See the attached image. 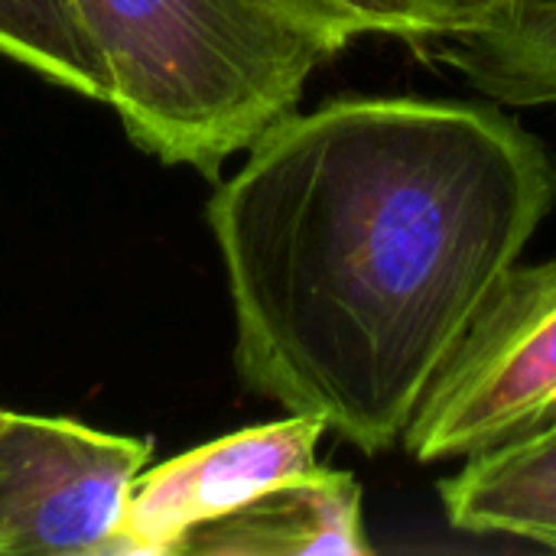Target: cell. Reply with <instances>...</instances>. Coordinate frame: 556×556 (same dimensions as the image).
Segmentation results:
<instances>
[{
    "label": "cell",
    "instance_id": "obj_1",
    "mask_svg": "<svg viewBox=\"0 0 556 556\" xmlns=\"http://www.w3.org/2000/svg\"><path fill=\"white\" fill-rule=\"evenodd\" d=\"M554 205V153L498 101L280 117L205 208L241 384L391 453Z\"/></svg>",
    "mask_w": 556,
    "mask_h": 556
},
{
    "label": "cell",
    "instance_id": "obj_2",
    "mask_svg": "<svg viewBox=\"0 0 556 556\" xmlns=\"http://www.w3.org/2000/svg\"><path fill=\"white\" fill-rule=\"evenodd\" d=\"M75 13L130 143L212 179L336 55L280 0H75Z\"/></svg>",
    "mask_w": 556,
    "mask_h": 556
},
{
    "label": "cell",
    "instance_id": "obj_3",
    "mask_svg": "<svg viewBox=\"0 0 556 556\" xmlns=\"http://www.w3.org/2000/svg\"><path fill=\"white\" fill-rule=\"evenodd\" d=\"M556 427V261L518 264L430 394L401 446L420 466L528 440Z\"/></svg>",
    "mask_w": 556,
    "mask_h": 556
},
{
    "label": "cell",
    "instance_id": "obj_4",
    "mask_svg": "<svg viewBox=\"0 0 556 556\" xmlns=\"http://www.w3.org/2000/svg\"><path fill=\"white\" fill-rule=\"evenodd\" d=\"M150 456L147 437L7 410L0 427V556H108Z\"/></svg>",
    "mask_w": 556,
    "mask_h": 556
},
{
    "label": "cell",
    "instance_id": "obj_5",
    "mask_svg": "<svg viewBox=\"0 0 556 556\" xmlns=\"http://www.w3.org/2000/svg\"><path fill=\"white\" fill-rule=\"evenodd\" d=\"M326 433L323 420L287 414L140 472L108 556H173L186 531L241 508L270 485L316 472Z\"/></svg>",
    "mask_w": 556,
    "mask_h": 556
},
{
    "label": "cell",
    "instance_id": "obj_6",
    "mask_svg": "<svg viewBox=\"0 0 556 556\" xmlns=\"http://www.w3.org/2000/svg\"><path fill=\"white\" fill-rule=\"evenodd\" d=\"M371 551L358 479L319 466L186 531L173 556H368Z\"/></svg>",
    "mask_w": 556,
    "mask_h": 556
},
{
    "label": "cell",
    "instance_id": "obj_7",
    "mask_svg": "<svg viewBox=\"0 0 556 556\" xmlns=\"http://www.w3.org/2000/svg\"><path fill=\"white\" fill-rule=\"evenodd\" d=\"M437 495L456 531L556 551V427L463 459Z\"/></svg>",
    "mask_w": 556,
    "mask_h": 556
},
{
    "label": "cell",
    "instance_id": "obj_8",
    "mask_svg": "<svg viewBox=\"0 0 556 556\" xmlns=\"http://www.w3.org/2000/svg\"><path fill=\"white\" fill-rule=\"evenodd\" d=\"M417 55L505 108L556 104V0H502L489 29L430 42Z\"/></svg>",
    "mask_w": 556,
    "mask_h": 556
},
{
    "label": "cell",
    "instance_id": "obj_9",
    "mask_svg": "<svg viewBox=\"0 0 556 556\" xmlns=\"http://www.w3.org/2000/svg\"><path fill=\"white\" fill-rule=\"evenodd\" d=\"M313 26L336 52L365 36H384L424 49L430 42L482 33L502 0H280Z\"/></svg>",
    "mask_w": 556,
    "mask_h": 556
},
{
    "label": "cell",
    "instance_id": "obj_10",
    "mask_svg": "<svg viewBox=\"0 0 556 556\" xmlns=\"http://www.w3.org/2000/svg\"><path fill=\"white\" fill-rule=\"evenodd\" d=\"M0 55L55 88L108 104V72L75 0H0Z\"/></svg>",
    "mask_w": 556,
    "mask_h": 556
},
{
    "label": "cell",
    "instance_id": "obj_11",
    "mask_svg": "<svg viewBox=\"0 0 556 556\" xmlns=\"http://www.w3.org/2000/svg\"><path fill=\"white\" fill-rule=\"evenodd\" d=\"M3 420H7V410H0V427H3Z\"/></svg>",
    "mask_w": 556,
    "mask_h": 556
}]
</instances>
